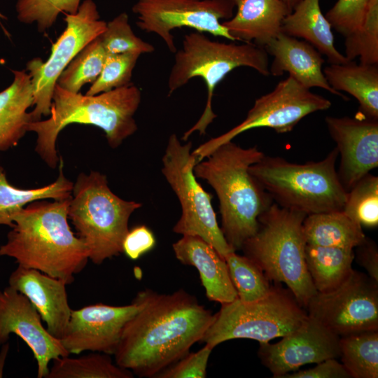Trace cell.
<instances>
[{"instance_id": "1", "label": "cell", "mask_w": 378, "mask_h": 378, "mask_svg": "<svg viewBox=\"0 0 378 378\" xmlns=\"http://www.w3.org/2000/svg\"><path fill=\"white\" fill-rule=\"evenodd\" d=\"M135 314L125 324L115 363L139 377H155L201 342L214 314L183 289L170 294L139 291Z\"/></svg>"}, {"instance_id": "2", "label": "cell", "mask_w": 378, "mask_h": 378, "mask_svg": "<svg viewBox=\"0 0 378 378\" xmlns=\"http://www.w3.org/2000/svg\"><path fill=\"white\" fill-rule=\"evenodd\" d=\"M70 198L37 200L22 208L13 217L14 225L0 246V255L71 284L85 267L89 255L86 245L69 225Z\"/></svg>"}, {"instance_id": "3", "label": "cell", "mask_w": 378, "mask_h": 378, "mask_svg": "<svg viewBox=\"0 0 378 378\" xmlns=\"http://www.w3.org/2000/svg\"><path fill=\"white\" fill-rule=\"evenodd\" d=\"M264 153L255 146L244 148L232 141L218 146L194 167L197 178L215 190L221 216V230L236 251L258 230L259 216L272 199L250 174L249 167Z\"/></svg>"}, {"instance_id": "4", "label": "cell", "mask_w": 378, "mask_h": 378, "mask_svg": "<svg viewBox=\"0 0 378 378\" xmlns=\"http://www.w3.org/2000/svg\"><path fill=\"white\" fill-rule=\"evenodd\" d=\"M141 99L140 89L132 83L95 95L72 92L56 84L49 118L30 122L27 130L36 134L35 151L55 169L59 160L56 141L62 130L72 123L96 126L116 148L138 129L134 115Z\"/></svg>"}, {"instance_id": "5", "label": "cell", "mask_w": 378, "mask_h": 378, "mask_svg": "<svg viewBox=\"0 0 378 378\" xmlns=\"http://www.w3.org/2000/svg\"><path fill=\"white\" fill-rule=\"evenodd\" d=\"M306 216L272 203L259 216L256 233L241 248L270 281L285 284L304 309L317 293L305 262L302 223Z\"/></svg>"}, {"instance_id": "6", "label": "cell", "mask_w": 378, "mask_h": 378, "mask_svg": "<svg viewBox=\"0 0 378 378\" xmlns=\"http://www.w3.org/2000/svg\"><path fill=\"white\" fill-rule=\"evenodd\" d=\"M212 41L202 32L186 34L181 48L176 50L168 78V95L195 77L204 80L207 99L204 111L197 122L187 130L181 140L187 141L195 132L206 134L216 115L212 109L216 87L232 70L240 66L253 69L264 76L270 75L268 54L264 47L253 43L236 44Z\"/></svg>"}, {"instance_id": "7", "label": "cell", "mask_w": 378, "mask_h": 378, "mask_svg": "<svg viewBox=\"0 0 378 378\" xmlns=\"http://www.w3.org/2000/svg\"><path fill=\"white\" fill-rule=\"evenodd\" d=\"M338 156L336 148L322 160L305 164L264 155L249 172L280 206L306 215L342 211L348 192L336 171Z\"/></svg>"}, {"instance_id": "8", "label": "cell", "mask_w": 378, "mask_h": 378, "mask_svg": "<svg viewBox=\"0 0 378 378\" xmlns=\"http://www.w3.org/2000/svg\"><path fill=\"white\" fill-rule=\"evenodd\" d=\"M141 206L113 193L99 172L80 173L73 185L68 218L88 249L89 260L100 265L119 255L132 214Z\"/></svg>"}, {"instance_id": "9", "label": "cell", "mask_w": 378, "mask_h": 378, "mask_svg": "<svg viewBox=\"0 0 378 378\" xmlns=\"http://www.w3.org/2000/svg\"><path fill=\"white\" fill-rule=\"evenodd\" d=\"M307 317L289 289L272 286L260 300L243 302L237 298L221 304L201 342L212 349L233 339L268 342L295 330Z\"/></svg>"}, {"instance_id": "10", "label": "cell", "mask_w": 378, "mask_h": 378, "mask_svg": "<svg viewBox=\"0 0 378 378\" xmlns=\"http://www.w3.org/2000/svg\"><path fill=\"white\" fill-rule=\"evenodd\" d=\"M191 149V141L182 144L176 134H172L162 159V173L181 206V215L173 232L201 237L224 258L235 251L218 225L211 204L212 196L203 189L194 174L198 162Z\"/></svg>"}, {"instance_id": "11", "label": "cell", "mask_w": 378, "mask_h": 378, "mask_svg": "<svg viewBox=\"0 0 378 378\" xmlns=\"http://www.w3.org/2000/svg\"><path fill=\"white\" fill-rule=\"evenodd\" d=\"M331 104L330 100L312 92L288 76L279 82L271 92L256 99L241 123L200 145L192 153L199 162L218 146L255 128L267 127L277 133L289 132L305 116L327 110Z\"/></svg>"}, {"instance_id": "12", "label": "cell", "mask_w": 378, "mask_h": 378, "mask_svg": "<svg viewBox=\"0 0 378 378\" xmlns=\"http://www.w3.org/2000/svg\"><path fill=\"white\" fill-rule=\"evenodd\" d=\"M64 21L66 28L52 44L48 60L44 62L34 58L27 64L34 86V108L30 112L32 121L40 120L43 115L49 116L58 78L88 43L102 34L107 24L100 20L92 0H85L75 14L65 13Z\"/></svg>"}, {"instance_id": "13", "label": "cell", "mask_w": 378, "mask_h": 378, "mask_svg": "<svg viewBox=\"0 0 378 378\" xmlns=\"http://www.w3.org/2000/svg\"><path fill=\"white\" fill-rule=\"evenodd\" d=\"M237 0H138L132 11L138 15L136 25L155 33L172 53L176 50L172 31L189 27L235 42L220 22L233 16Z\"/></svg>"}, {"instance_id": "14", "label": "cell", "mask_w": 378, "mask_h": 378, "mask_svg": "<svg viewBox=\"0 0 378 378\" xmlns=\"http://www.w3.org/2000/svg\"><path fill=\"white\" fill-rule=\"evenodd\" d=\"M305 310L340 337L378 330V281L354 270L336 288L317 292Z\"/></svg>"}, {"instance_id": "15", "label": "cell", "mask_w": 378, "mask_h": 378, "mask_svg": "<svg viewBox=\"0 0 378 378\" xmlns=\"http://www.w3.org/2000/svg\"><path fill=\"white\" fill-rule=\"evenodd\" d=\"M138 309L139 304L133 300L127 305L97 303L72 309L59 340L69 354L87 351L113 355L125 324Z\"/></svg>"}, {"instance_id": "16", "label": "cell", "mask_w": 378, "mask_h": 378, "mask_svg": "<svg viewBox=\"0 0 378 378\" xmlns=\"http://www.w3.org/2000/svg\"><path fill=\"white\" fill-rule=\"evenodd\" d=\"M340 337L308 316L297 329L274 344L259 343L258 356L275 378L309 363L340 357Z\"/></svg>"}, {"instance_id": "17", "label": "cell", "mask_w": 378, "mask_h": 378, "mask_svg": "<svg viewBox=\"0 0 378 378\" xmlns=\"http://www.w3.org/2000/svg\"><path fill=\"white\" fill-rule=\"evenodd\" d=\"M41 320L22 293L10 286L0 290V345L7 343L12 333L20 337L34 354L37 377L46 378L50 361L70 354L60 340L48 332Z\"/></svg>"}, {"instance_id": "18", "label": "cell", "mask_w": 378, "mask_h": 378, "mask_svg": "<svg viewBox=\"0 0 378 378\" xmlns=\"http://www.w3.org/2000/svg\"><path fill=\"white\" fill-rule=\"evenodd\" d=\"M325 121L340 156L338 176L348 192L378 167V120L358 113L354 118L327 116Z\"/></svg>"}, {"instance_id": "19", "label": "cell", "mask_w": 378, "mask_h": 378, "mask_svg": "<svg viewBox=\"0 0 378 378\" xmlns=\"http://www.w3.org/2000/svg\"><path fill=\"white\" fill-rule=\"evenodd\" d=\"M66 284L37 270L21 266L10 274L8 286L25 295L46 324V329L60 340L70 319Z\"/></svg>"}, {"instance_id": "20", "label": "cell", "mask_w": 378, "mask_h": 378, "mask_svg": "<svg viewBox=\"0 0 378 378\" xmlns=\"http://www.w3.org/2000/svg\"><path fill=\"white\" fill-rule=\"evenodd\" d=\"M273 57L270 75L279 76L284 72L306 88H319L344 99L346 97L328 84L323 72L322 55L310 43L280 32L264 47Z\"/></svg>"}, {"instance_id": "21", "label": "cell", "mask_w": 378, "mask_h": 378, "mask_svg": "<svg viewBox=\"0 0 378 378\" xmlns=\"http://www.w3.org/2000/svg\"><path fill=\"white\" fill-rule=\"evenodd\" d=\"M172 248L178 261L197 269L210 301L223 304L238 298L225 259L203 239L183 235L172 244Z\"/></svg>"}, {"instance_id": "22", "label": "cell", "mask_w": 378, "mask_h": 378, "mask_svg": "<svg viewBox=\"0 0 378 378\" xmlns=\"http://www.w3.org/2000/svg\"><path fill=\"white\" fill-rule=\"evenodd\" d=\"M290 13L281 0H237L236 14L221 23L235 41L265 47L281 32Z\"/></svg>"}, {"instance_id": "23", "label": "cell", "mask_w": 378, "mask_h": 378, "mask_svg": "<svg viewBox=\"0 0 378 378\" xmlns=\"http://www.w3.org/2000/svg\"><path fill=\"white\" fill-rule=\"evenodd\" d=\"M332 27L322 13L319 0H301L283 20L281 32L302 38L312 45L330 64H343L348 60L334 45Z\"/></svg>"}, {"instance_id": "24", "label": "cell", "mask_w": 378, "mask_h": 378, "mask_svg": "<svg viewBox=\"0 0 378 378\" xmlns=\"http://www.w3.org/2000/svg\"><path fill=\"white\" fill-rule=\"evenodd\" d=\"M13 73V83L0 92V152L16 146L32 121L27 112L34 105L31 78L24 71Z\"/></svg>"}, {"instance_id": "25", "label": "cell", "mask_w": 378, "mask_h": 378, "mask_svg": "<svg viewBox=\"0 0 378 378\" xmlns=\"http://www.w3.org/2000/svg\"><path fill=\"white\" fill-rule=\"evenodd\" d=\"M328 84L337 92H346L357 99L358 113L378 120V64H330L323 69Z\"/></svg>"}, {"instance_id": "26", "label": "cell", "mask_w": 378, "mask_h": 378, "mask_svg": "<svg viewBox=\"0 0 378 378\" xmlns=\"http://www.w3.org/2000/svg\"><path fill=\"white\" fill-rule=\"evenodd\" d=\"M307 244L354 249L366 236L363 227L343 211L307 215L302 223Z\"/></svg>"}, {"instance_id": "27", "label": "cell", "mask_w": 378, "mask_h": 378, "mask_svg": "<svg viewBox=\"0 0 378 378\" xmlns=\"http://www.w3.org/2000/svg\"><path fill=\"white\" fill-rule=\"evenodd\" d=\"M59 173L49 185L33 189L13 186L7 180L6 172L0 166V225L12 227L13 217L28 204L41 200H64L71 196L74 183L63 173V160L59 157Z\"/></svg>"}, {"instance_id": "28", "label": "cell", "mask_w": 378, "mask_h": 378, "mask_svg": "<svg viewBox=\"0 0 378 378\" xmlns=\"http://www.w3.org/2000/svg\"><path fill=\"white\" fill-rule=\"evenodd\" d=\"M354 249L306 244L305 262L317 292L330 291L342 284L354 269Z\"/></svg>"}, {"instance_id": "29", "label": "cell", "mask_w": 378, "mask_h": 378, "mask_svg": "<svg viewBox=\"0 0 378 378\" xmlns=\"http://www.w3.org/2000/svg\"><path fill=\"white\" fill-rule=\"evenodd\" d=\"M46 378H132L134 374L113 363L110 355L92 352L78 358L69 356L52 360Z\"/></svg>"}, {"instance_id": "30", "label": "cell", "mask_w": 378, "mask_h": 378, "mask_svg": "<svg viewBox=\"0 0 378 378\" xmlns=\"http://www.w3.org/2000/svg\"><path fill=\"white\" fill-rule=\"evenodd\" d=\"M340 351L351 378L378 377V330L340 337Z\"/></svg>"}, {"instance_id": "31", "label": "cell", "mask_w": 378, "mask_h": 378, "mask_svg": "<svg viewBox=\"0 0 378 378\" xmlns=\"http://www.w3.org/2000/svg\"><path fill=\"white\" fill-rule=\"evenodd\" d=\"M107 55L99 36L73 59L58 78L57 85L66 90L79 92L85 84L92 83L98 78Z\"/></svg>"}, {"instance_id": "32", "label": "cell", "mask_w": 378, "mask_h": 378, "mask_svg": "<svg viewBox=\"0 0 378 378\" xmlns=\"http://www.w3.org/2000/svg\"><path fill=\"white\" fill-rule=\"evenodd\" d=\"M238 299L243 302H253L266 297L272 286L262 269L246 255L236 251L224 258Z\"/></svg>"}, {"instance_id": "33", "label": "cell", "mask_w": 378, "mask_h": 378, "mask_svg": "<svg viewBox=\"0 0 378 378\" xmlns=\"http://www.w3.org/2000/svg\"><path fill=\"white\" fill-rule=\"evenodd\" d=\"M344 46L348 60L378 64V0H370L362 24L345 36Z\"/></svg>"}, {"instance_id": "34", "label": "cell", "mask_w": 378, "mask_h": 378, "mask_svg": "<svg viewBox=\"0 0 378 378\" xmlns=\"http://www.w3.org/2000/svg\"><path fill=\"white\" fill-rule=\"evenodd\" d=\"M342 211L362 227H377L378 177L369 173L360 179L348 191Z\"/></svg>"}, {"instance_id": "35", "label": "cell", "mask_w": 378, "mask_h": 378, "mask_svg": "<svg viewBox=\"0 0 378 378\" xmlns=\"http://www.w3.org/2000/svg\"><path fill=\"white\" fill-rule=\"evenodd\" d=\"M102 43L108 55L151 53L155 50L153 45L147 43L133 32L129 24L127 13H122L106 24L100 35Z\"/></svg>"}, {"instance_id": "36", "label": "cell", "mask_w": 378, "mask_h": 378, "mask_svg": "<svg viewBox=\"0 0 378 378\" xmlns=\"http://www.w3.org/2000/svg\"><path fill=\"white\" fill-rule=\"evenodd\" d=\"M80 0H18V20L24 23L36 22L40 31L50 28L62 13L75 14Z\"/></svg>"}, {"instance_id": "37", "label": "cell", "mask_w": 378, "mask_h": 378, "mask_svg": "<svg viewBox=\"0 0 378 378\" xmlns=\"http://www.w3.org/2000/svg\"><path fill=\"white\" fill-rule=\"evenodd\" d=\"M139 56L136 53L108 55L99 76L86 94L95 95L131 84L132 71Z\"/></svg>"}, {"instance_id": "38", "label": "cell", "mask_w": 378, "mask_h": 378, "mask_svg": "<svg viewBox=\"0 0 378 378\" xmlns=\"http://www.w3.org/2000/svg\"><path fill=\"white\" fill-rule=\"evenodd\" d=\"M370 0H337L325 17L344 37L362 24Z\"/></svg>"}, {"instance_id": "39", "label": "cell", "mask_w": 378, "mask_h": 378, "mask_svg": "<svg viewBox=\"0 0 378 378\" xmlns=\"http://www.w3.org/2000/svg\"><path fill=\"white\" fill-rule=\"evenodd\" d=\"M213 349L205 344L196 352L188 353L174 364L165 368L155 377L205 378L209 356Z\"/></svg>"}, {"instance_id": "40", "label": "cell", "mask_w": 378, "mask_h": 378, "mask_svg": "<svg viewBox=\"0 0 378 378\" xmlns=\"http://www.w3.org/2000/svg\"><path fill=\"white\" fill-rule=\"evenodd\" d=\"M156 240L153 232L146 225H138L129 230L123 243L122 251L132 260H137L151 251Z\"/></svg>"}, {"instance_id": "41", "label": "cell", "mask_w": 378, "mask_h": 378, "mask_svg": "<svg viewBox=\"0 0 378 378\" xmlns=\"http://www.w3.org/2000/svg\"><path fill=\"white\" fill-rule=\"evenodd\" d=\"M282 378H351L342 363L336 358L323 360L310 369L287 374Z\"/></svg>"}, {"instance_id": "42", "label": "cell", "mask_w": 378, "mask_h": 378, "mask_svg": "<svg viewBox=\"0 0 378 378\" xmlns=\"http://www.w3.org/2000/svg\"><path fill=\"white\" fill-rule=\"evenodd\" d=\"M356 248L354 258L358 264L367 271L370 278L378 281V248L376 243L366 237Z\"/></svg>"}, {"instance_id": "43", "label": "cell", "mask_w": 378, "mask_h": 378, "mask_svg": "<svg viewBox=\"0 0 378 378\" xmlns=\"http://www.w3.org/2000/svg\"><path fill=\"white\" fill-rule=\"evenodd\" d=\"M286 6L288 10L292 12L294 8L300 2L301 0H281Z\"/></svg>"}, {"instance_id": "44", "label": "cell", "mask_w": 378, "mask_h": 378, "mask_svg": "<svg viewBox=\"0 0 378 378\" xmlns=\"http://www.w3.org/2000/svg\"><path fill=\"white\" fill-rule=\"evenodd\" d=\"M6 18L0 13V19H6Z\"/></svg>"}]
</instances>
